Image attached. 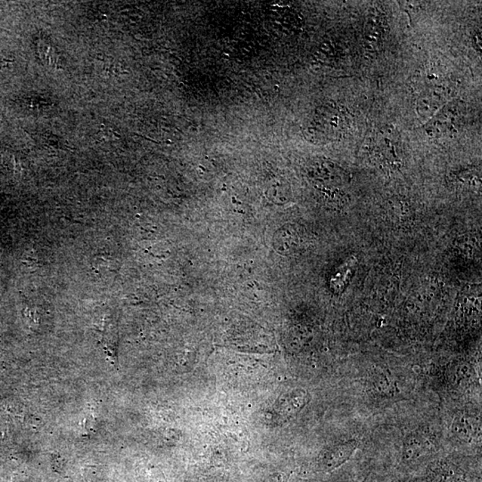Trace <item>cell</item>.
<instances>
[{
    "mask_svg": "<svg viewBox=\"0 0 482 482\" xmlns=\"http://www.w3.org/2000/svg\"><path fill=\"white\" fill-rule=\"evenodd\" d=\"M352 125L353 117L347 107L327 103L315 111L309 132L316 140L336 141L345 138L350 132Z\"/></svg>",
    "mask_w": 482,
    "mask_h": 482,
    "instance_id": "6da1fadb",
    "label": "cell"
},
{
    "mask_svg": "<svg viewBox=\"0 0 482 482\" xmlns=\"http://www.w3.org/2000/svg\"><path fill=\"white\" fill-rule=\"evenodd\" d=\"M373 152L376 159L387 168H400L403 148L400 132L391 126L380 130L373 140Z\"/></svg>",
    "mask_w": 482,
    "mask_h": 482,
    "instance_id": "7a4b0ae2",
    "label": "cell"
},
{
    "mask_svg": "<svg viewBox=\"0 0 482 482\" xmlns=\"http://www.w3.org/2000/svg\"><path fill=\"white\" fill-rule=\"evenodd\" d=\"M463 111L456 100L449 101L426 122L425 131L429 137L443 139L456 134L461 125Z\"/></svg>",
    "mask_w": 482,
    "mask_h": 482,
    "instance_id": "3957f363",
    "label": "cell"
},
{
    "mask_svg": "<svg viewBox=\"0 0 482 482\" xmlns=\"http://www.w3.org/2000/svg\"><path fill=\"white\" fill-rule=\"evenodd\" d=\"M416 102V110L422 118L429 120L450 101V89L443 83L422 88Z\"/></svg>",
    "mask_w": 482,
    "mask_h": 482,
    "instance_id": "277c9868",
    "label": "cell"
},
{
    "mask_svg": "<svg viewBox=\"0 0 482 482\" xmlns=\"http://www.w3.org/2000/svg\"><path fill=\"white\" fill-rule=\"evenodd\" d=\"M387 19L378 9L370 12L364 28V48L367 52H376L382 47L386 37Z\"/></svg>",
    "mask_w": 482,
    "mask_h": 482,
    "instance_id": "5b68a950",
    "label": "cell"
},
{
    "mask_svg": "<svg viewBox=\"0 0 482 482\" xmlns=\"http://www.w3.org/2000/svg\"><path fill=\"white\" fill-rule=\"evenodd\" d=\"M357 440H349L333 447L327 454V465L337 468L347 462L357 450Z\"/></svg>",
    "mask_w": 482,
    "mask_h": 482,
    "instance_id": "8992f818",
    "label": "cell"
},
{
    "mask_svg": "<svg viewBox=\"0 0 482 482\" xmlns=\"http://www.w3.org/2000/svg\"><path fill=\"white\" fill-rule=\"evenodd\" d=\"M452 429L456 437L465 442H471L479 434V426L465 413L456 416Z\"/></svg>",
    "mask_w": 482,
    "mask_h": 482,
    "instance_id": "52a82bcc",
    "label": "cell"
},
{
    "mask_svg": "<svg viewBox=\"0 0 482 482\" xmlns=\"http://www.w3.org/2000/svg\"><path fill=\"white\" fill-rule=\"evenodd\" d=\"M426 442L419 435L407 436L404 441V458L409 461L418 457L425 449Z\"/></svg>",
    "mask_w": 482,
    "mask_h": 482,
    "instance_id": "ba28073f",
    "label": "cell"
},
{
    "mask_svg": "<svg viewBox=\"0 0 482 482\" xmlns=\"http://www.w3.org/2000/svg\"><path fill=\"white\" fill-rule=\"evenodd\" d=\"M375 388L382 393H391L392 391L391 382L389 381L387 376L383 375L377 377Z\"/></svg>",
    "mask_w": 482,
    "mask_h": 482,
    "instance_id": "9c48e42d",
    "label": "cell"
},
{
    "mask_svg": "<svg viewBox=\"0 0 482 482\" xmlns=\"http://www.w3.org/2000/svg\"><path fill=\"white\" fill-rule=\"evenodd\" d=\"M458 372L459 375L465 377L466 375H467V373H469V369L466 366H463L461 369H459Z\"/></svg>",
    "mask_w": 482,
    "mask_h": 482,
    "instance_id": "30bf717a",
    "label": "cell"
}]
</instances>
